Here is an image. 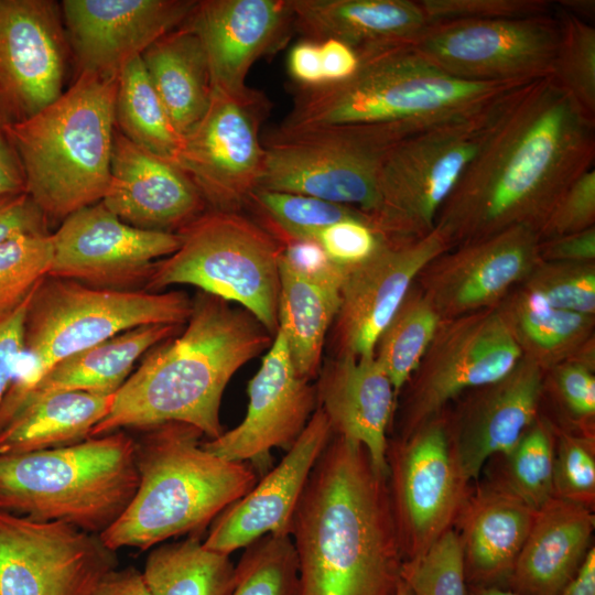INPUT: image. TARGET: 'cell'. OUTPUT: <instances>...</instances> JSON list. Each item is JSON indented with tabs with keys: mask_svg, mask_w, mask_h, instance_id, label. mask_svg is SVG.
I'll use <instances>...</instances> for the list:
<instances>
[{
	"mask_svg": "<svg viewBox=\"0 0 595 595\" xmlns=\"http://www.w3.org/2000/svg\"><path fill=\"white\" fill-rule=\"evenodd\" d=\"M594 162L595 121L553 77L518 86L433 229L448 249L515 226L539 232L564 191Z\"/></svg>",
	"mask_w": 595,
	"mask_h": 595,
	"instance_id": "1",
	"label": "cell"
},
{
	"mask_svg": "<svg viewBox=\"0 0 595 595\" xmlns=\"http://www.w3.org/2000/svg\"><path fill=\"white\" fill-rule=\"evenodd\" d=\"M298 595H393L403 558L388 477L357 442L332 435L294 511Z\"/></svg>",
	"mask_w": 595,
	"mask_h": 595,
	"instance_id": "2",
	"label": "cell"
},
{
	"mask_svg": "<svg viewBox=\"0 0 595 595\" xmlns=\"http://www.w3.org/2000/svg\"><path fill=\"white\" fill-rule=\"evenodd\" d=\"M192 300L185 327L148 351L90 437L166 422L190 424L208 440L224 433L220 404L228 382L269 349L274 336L245 309L220 298L201 291Z\"/></svg>",
	"mask_w": 595,
	"mask_h": 595,
	"instance_id": "3",
	"label": "cell"
},
{
	"mask_svg": "<svg viewBox=\"0 0 595 595\" xmlns=\"http://www.w3.org/2000/svg\"><path fill=\"white\" fill-rule=\"evenodd\" d=\"M136 443L138 489L121 517L99 537L113 551L148 550L173 537L201 534L258 482L246 462L219 457L204 434L182 422L143 430Z\"/></svg>",
	"mask_w": 595,
	"mask_h": 595,
	"instance_id": "4",
	"label": "cell"
},
{
	"mask_svg": "<svg viewBox=\"0 0 595 595\" xmlns=\"http://www.w3.org/2000/svg\"><path fill=\"white\" fill-rule=\"evenodd\" d=\"M118 74L80 73L33 116L1 125L24 191L44 216L64 220L102 199L110 181Z\"/></svg>",
	"mask_w": 595,
	"mask_h": 595,
	"instance_id": "5",
	"label": "cell"
},
{
	"mask_svg": "<svg viewBox=\"0 0 595 595\" xmlns=\"http://www.w3.org/2000/svg\"><path fill=\"white\" fill-rule=\"evenodd\" d=\"M357 52L359 66L349 79L296 88L291 111L273 131L430 122L478 108L523 85L458 79L431 63L412 43Z\"/></svg>",
	"mask_w": 595,
	"mask_h": 595,
	"instance_id": "6",
	"label": "cell"
},
{
	"mask_svg": "<svg viewBox=\"0 0 595 595\" xmlns=\"http://www.w3.org/2000/svg\"><path fill=\"white\" fill-rule=\"evenodd\" d=\"M138 485L134 439L123 431L51 450L0 454V511L93 534L100 536L121 517Z\"/></svg>",
	"mask_w": 595,
	"mask_h": 595,
	"instance_id": "7",
	"label": "cell"
},
{
	"mask_svg": "<svg viewBox=\"0 0 595 595\" xmlns=\"http://www.w3.org/2000/svg\"><path fill=\"white\" fill-rule=\"evenodd\" d=\"M192 305L193 300L178 290L99 289L46 275L28 303L23 349L0 403V426L57 363L136 327L185 325Z\"/></svg>",
	"mask_w": 595,
	"mask_h": 595,
	"instance_id": "8",
	"label": "cell"
},
{
	"mask_svg": "<svg viewBox=\"0 0 595 595\" xmlns=\"http://www.w3.org/2000/svg\"><path fill=\"white\" fill-rule=\"evenodd\" d=\"M509 91L478 108L426 123L389 149L378 174L376 205L367 215L383 238L415 239L433 230L441 207L488 138Z\"/></svg>",
	"mask_w": 595,
	"mask_h": 595,
	"instance_id": "9",
	"label": "cell"
},
{
	"mask_svg": "<svg viewBox=\"0 0 595 595\" xmlns=\"http://www.w3.org/2000/svg\"><path fill=\"white\" fill-rule=\"evenodd\" d=\"M178 249L158 261L145 291L187 284L249 312L277 334L281 244L242 213L207 210L177 231Z\"/></svg>",
	"mask_w": 595,
	"mask_h": 595,
	"instance_id": "10",
	"label": "cell"
},
{
	"mask_svg": "<svg viewBox=\"0 0 595 595\" xmlns=\"http://www.w3.org/2000/svg\"><path fill=\"white\" fill-rule=\"evenodd\" d=\"M430 122L272 131L262 142L264 160L258 188L307 195L368 215L376 205L378 174L387 152L402 137Z\"/></svg>",
	"mask_w": 595,
	"mask_h": 595,
	"instance_id": "11",
	"label": "cell"
},
{
	"mask_svg": "<svg viewBox=\"0 0 595 595\" xmlns=\"http://www.w3.org/2000/svg\"><path fill=\"white\" fill-rule=\"evenodd\" d=\"M520 358L521 351L496 306L441 321L400 392L403 399L391 439L408 437L463 393L504 377Z\"/></svg>",
	"mask_w": 595,
	"mask_h": 595,
	"instance_id": "12",
	"label": "cell"
},
{
	"mask_svg": "<svg viewBox=\"0 0 595 595\" xmlns=\"http://www.w3.org/2000/svg\"><path fill=\"white\" fill-rule=\"evenodd\" d=\"M388 487L403 564L454 522L472 488L450 440L445 410L403 440L388 439Z\"/></svg>",
	"mask_w": 595,
	"mask_h": 595,
	"instance_id": "13",
	"label": "cell"
},
{
	"mask_svg": "<svg viewBox=\"0 0 595 595\" xmlns=\"http://www.w3.org/2000/svg\"><path fill=\"white\" fill-rule=\"evenodd\" d=\"M559 37L560 25L553 12L432 22L412 45L458 79L524 84L552 75Z\"/></svg>",
	"mask_w": 595,
	"mask_h": 595,
	"instance_id": "14",
	"label": "cell"
},
{
	"mask_svg": "<svg viewBox=\"0 0 595 595\" xmlns=\"http://www.w3.org/2000/svg\"><path fill=\"white\" fill-rule=\"evenodd\" d=\"M270 104L248 87L241 94L213 89L202 120L183 137L178 165L209 210L241 213L258 188L264 147L259 136Z\"/></svg>",
	"mask_w": 595,
	"mask_h": 595,
	"instance_id": "15",
	"label": "cell"
},
{
	"mask_svg": "<svg viewBox=\"0 0 595 595\" xmlns=\"http://www.w3.org/2000/svg\"><path fill=\"white\" fill-rule=\"evenodd\" d=\"M116 552L71 524L0 511V595H93Z\"/></svg>",
	"mask_w": 595,
	"mask_h": 595,
	"instance_id": "16",
	"label": "cell"
},
{
	"mask_svg": "<svg viewBox=\"0 0 595 595\" xmlns=\"http://www.w3.org/2000/svg\"><path fill=\"white\" fill-rule=\"evenodd\" d=\"M51 236L47 275L111 290L145 286L155 263L181 245L177 232L128 225L101 201L67 216Z\"/></svg>",
	"mask_w": 595,
	"mask_h": 595,
	"instance_id": "17",
	"label": "cell"
},
{
	"mask_svg": "<svg viewBox=\"0 0 595 595\" xmlns=\"http://www.w3.org/2000/svg\"><path fill=\"white\" fill-rule=\"evenodd\" d=\"M448 250L433 229L415 239L383 238L369 258L346 268L329 329L333 356L374 355L380 334L420 272Z\"/></svg>",
	"mask_w": 595,
	"mask_h": 595,
	"instance_id": "18",
	"label": "cell"
},
{
	"mask_svg": "<svg viewBox=\"0 0 595 595\" xmlns=\"http://www.w3.org/2000/svg\"><path fill=\"white\" fill-rule=\"evenodd\" d=\"M539 242L534 229L510 227L437 256L415 284L441 321L495 307L541 261Z\"/></svg>",
	"mask_w": 595,
	"mask_h": 595,
	"instance_id": "19",
	"label": "cell"
},
{
	"mask_svg": "<svg viewBox=\"0 0 595 595\" xmlns=\"http://www.w3.org/2000/svg\"><path fill=\"white\" fill-rule=\"evenodd\" d=\"M247 391L244 420L203 446L225 459L249 463L263 476L270 470L271 451H288L316 409L315 386L298 375L280 328Z\"/></svg>",
	"mask_w": 595,
	"mask_h": 595,
	"instance_id": "20",
	"label": "cell"
},
{
	"mask_svg": "<svg viewBox=\"0 0 595 595\" xmlns=\"http://www.w3.org/2000/svg\"><path fill=\"white\" fill-rule=\"evenodd\" d=\"M64 66L55 2L0 0V123L24 120L57 99Z\"/></svg>",
	"mask_w": 595,
	"mask_h": 595,
	"instance_id": "21",
	"label": "cell"
},
{
	"mask_svg": "<svg viewBox=\"0 0 595 595\" xmlns=\"http://www.w3.org/2000/svg\"><path fill=\"white\" fill-rule=\"evenodd\" d=\"M545 372L521 356L504 377L459 396L445 409L453 451L469 483L487 462L508 452L538 418Z\"/></svg>",
	"mask_w": 595,
	"mask_h": 595,
	"instance_id": "22",
	"label": "cell"
},
{
	"mask_svg": "<svg viewBox=\"0 0 595 595\" xmlns=\"http://www.w3.org/2000/svg\"><path fill=\"white\" fill-rule=\"evenodd\" d=\"M197 1L64 0L80 73L119 74L156 40L181 26Z\"/></svg>",
	"mask_w": 595,
	"mask_h": 595,
	"instance_id": "23",
	"label": "cell"
},
{
	"mask_svg": "<svg viewBox=\"0 0 595 595\" xmlns=\"http://www.w3.org/2000/svg\"><path fill=\"white\" fill-rule=\"evenodd\" d=\"M332 435L325 413L316 408L281 462L212 522L203 544L229 555L267 534L291 537L298 502Z\"/></svg>",
	"mask_w": 595,
	"mask_h": 595,
	"instance_id": "24",
	"label": "cell"
},
{
	"mask_svg": "<svg viewBox=\"0 0 595 595\" xmlns=\"http://www.w3.org/2000/svg\"><path fill=\"white\" fill-rule=\"evenodd\" d=\"M184 23L204 47L213 89L241 94L252 64L286 41L293 14L290 0H204Z\"/></svg>",
	"mask_w": 595,
	"mask_h": 595,
	"instance_id": "25",
	"label": "cell"
},
{
	"mask_svg": "<svg viewBox=\"0 0 595 595\" xmlns=\"http://www.w3.org/2000/svg\"><path fill=\"white\" fill-rule=\"evenodd\" d=\"M101 202L137 228L176 232L207 207L190 176L113 131L110 181Z\"/></svg>",
	"mask_w": 595,
	"mask_h": 595,
	"instance_id": "26",
	"label": "cell"
},
{
	"mask_svg": "<svg viewBox=\"0 0 595 595\" xmlns=\"http://www.w3.org/2000/svg\"><path fill=\"white\" fill-rule=\"evenodd\" d=\"M314 386L316 408L325 413L333 435L360 443L375 468L388 477V431L397 396L375 354L328 358Z\"/></svg>",
	"mask_w": 595,
	"mask_h": 595,
	"instance_id": "27",
	"label": "cell"
},
{
	"mask_svg": "<svg viewBox=\"0 0 595 595\" xmlns=\"http://www.w3.org/2000/svg\"><path fill=\"white\" fill-rule=\"evenodd\" d=\"M536 513L488 479L470 488L453 526L463 549L467 585L507 582Z\"/></svg>",
	"mask_w": 595,
	"mask_h": 595,
	"instance_id": "28",
	"label": "cell"
},
{
	"mask_svg": "<svg viewBox=\"0 0 595 595\" xmlns=\"http://www.w3.org/2000/svg\"><path fill=\"white\" fill-rule=\"evenodd\" d=\"M593 510L552 497L537 510L507 580L520 595H559L582 564L594 530Z\"/></svg>",
	"mask_w": 595,
	"mask_h": 595,
	"instance_id": "29",
	"label": "cell"
},
{
	"mask_svg": "<svg viewBox=\"0 0 595 595\" xmlns=\"http://www.w3.org/2000/svg\"><path fill=\"white\" fill-rule=\"evenodd\" d=\"M303 39H335L355 50L412 43L428 25L419 0H290Z\"/></svg>",
	"mask_w": 595,
	"mask_h": 595,
	"instance_id": "30",
	"label": "cell"
},
{
	"mask_svg": "<svg viewBox=\"0 0 595 595\" xmlns=\"http://www.w3.org/2000/svg\"><path fill=\"white\" fill-rule=\"evenodd\" d=\"M178 325H145L122 332L54 365L18 402L0 430L28 403L56 392L112 396L131 375L137 360L177 334Z\"/></svg>",
	"mask_w": 595,
	"mask_h": 595,
	"instance_id": "31",
	"label": "cell"
},
{
	"mask_svg": "<svg viewBox=\"0 0 595 595\" xmlns=\"http://www.w3.org/2000/svg\"><path fill=\"white\" fill-rule=\"evenodd\" d=\"M148 76L174 128L186 136L205 116L213 86L207 57L197 35L183 23L142 54Z\"/></svg>",
	"mask_w": 595,
	"mask_h": 595,
	"instance_id": "32",
	"label": "cell"
},
{
	"mask_svg": "<svg viewBox=\"0 0 595 595\" xmlns=\"http://www.w3.org/2000/svg\"><path fill=\"white\" fill-rule=\"evenodd\" d=\"M496 307L521 356L545 374L564 361L594 351L595 315L553 307L521 284Z\"/></svg>",
	"mask_w": 595,
	"mask_h": 595,
	"instance_id": "33",
	"label": "cell"
},
{
	"mask_svg": "<svg viewBox=\"0 0 595 595\" xmlns=\"http://www.w3.org/2000/svg\"><path fill=\"white\" fill-rule=\"evenodd\" d=\"M112 396L51 393L23 407L0 430V454H24L76 444L106 418Z\"/></svg>",
	"mask_w": 595,
	"mask_h": 595,
	"instance_id": "34",
	"label": "cell"
},
{
	"mask_svg": "<svg viewBox=\"0 0 595 595\" xmlns=\"http://www.w3.org/2000/svg\"><path fill=\"white\" fill-rule=\"evenodd\" d=\"M279 328L284 334L298 375L316 379L326 335L339 307V289L307 279L280 256Z\"/></svg>",
	"mask_w": 595,
	"mask_h": 595,
	"instance_id": "35",
	"label": "cell"
},
{
	"mask_svg": "<svg viewBox=\"0 0 595 595\" xmlns=\"http://www.w3.org/2000/svg\"><path fill=\"white\" fill-rule=\"evenodd\" d=\"M236 565L228 554L207 549L199 534L156 545L142 577L150 595H228Z\"/></svg>",
	"mask_w": 595,
	"mask_h": 595,
	"instance_id": "36",
	"label": "cell"
},
{
	"mask_svg": "<svg viewBox=\"0 0 595 595\" xmlns=\"http://www.w3.org/2000/svg\"><path fill=\"white\" fill-rule=\"evenodd\" d=\"M115 125L132 143L176 164L183 138L161 102L141 56L118 74Z\"/></svg>",
	"mask_w": 595,
	"mask_h": 595,
	"instance_id": "37",
	"label": "cell"
},
{
	"mask_svg": "<svg viewBox=\"0 0 595 595\" xmlns=\"http://www.w3.org/2000/svg\"><path fill=\"white\" fill-rule=\"evenodd\" d=\"M440 323V316L414 282L375 347V357L396 396L420 365Z\"/></svg>",
	"mask_w": 595,
	"mask_h": 595,
	"instance_id": "38",
	"label": "cell"
},
{
	"mask_svg": "<svg viewBox=\"0 0 595 595\" xmlns=\"http://www.w3.org/2000/svg\"><path fill=\"white\" fill-rule=\"evenodd\" d=\"M490 459L498 466L491 469L488 480L533 509L553 497L554 435L547 419L538 416L508 452Z\"/></svg>",
	"mask_w": 595,
	"mask_h": 595,
	"instance_id": "39",
	"label": "cell"
},
{
	"mask_svg": "<svg viewBox=\"0 0 595 595\" xmlns=\"http://www.w3.org/2000/svg\"><path fill=\"white\" fill-rule=\"evenodd\" d=\"M248 206L255 208L260 217L263 216L267 224L272 225L266 229L278 241L313 239L317 231L337 221L367 217L364 212L350 206L263 188L252 192Z\"/></svg>",
	"mask_w": 595,
	"mask_h": 595,
	"instance_id": "40",
	"label": "cell"
},
{
	"mask_svg": "<svg viewBox=\"0 0 595 595\" xmlns=\"http://www.w3.org/2000/svg\"><path fill=\"white\" fill-rule=\"evenodd\" d=\"M560 25L552 77L595 121V28L555 4Z\"/></svg>",
	"mask_w": 595,
	"mask_h": 595,
	"instance_id": "41",
	"label": "cell"
},
{
	"mask_svg": "<svg viewBox=\"0 0 595 595\" xmlns=\"http://www.w3.org/2000/svg\"><path fill=\"white\" fill-rule=\"evenodd\" d=\"M245 549L228 595H298L299 564L290 536L267 534Z\"/></svg>",
	"mask_w": 595,
	"mask_h": 595,
	"instance_id": "42",
	"label": "cell"
},
{
	"mask_svg": "<svg viewBox=\"0 0 595 595\" xmlns=\"http://www.w3.org/2000/svg\"><path fill=\"white\" fill-rule=\"evenodd\" d=\"M52 236L23 234L0 244V322L14 313L48 274Z\"/></svg>",
	"mask_w": 595,
	"mask_h": 595,
	"instance_id": "43",
	"label": "cell"
},
{
	"mask_svg": "<svg viewBox=\"0 0 595 595\" xmlns=\"http://www.w3.org/2000/svg\"><path fill=\"white\" fill-rule=\"evenodd\" d=\"M521 285L553 307L595 315V262L540 261Z\"/></svg>",
	"mask_w": 595,
	"mask_h": 595,
	"instance_id": "44",
	"label": "cell"
},
{
	"mask_svg": "<svg viewBox=\"0 0 595 595\" xmlns=\"http://www.w3.org/2000/svg\"><path fill=\"white\" fill-rule=\"evenodd\" d=\"M401 576L412 595H468L463 549L454 528L420 559L404 563Z\"/></svg>",
	"mask_w": 595,
	"mask_h": 595,
	"instance_id": "45",
	"label": "cell"
},
{
	"mask_svg": "<svg viewBox=\"0 0 595 595\" xmlns=\"http://www.w3.org/2000/svg\"><path fill=\"white\" fill-rule=\"evenodd\" d=\"M554 435L553 496L591 510L595 505V441L552 424Z\"/></svg>",
	"mask_w": 595,
	"mask_h": 595,
	"instance_id": "46",
	"label": "cell"
},
{
	"mask_svg": "<svg viewBox=\"0 0 595 595\" xmlns=\"http://www.w3.org/2000/svg\"><path fill=\"white\" fill-rule=\"evenodd\" d=\"M594 351H591L549 371L560 402L586 435H594Z\"/></svg>",
	"mask_w": 595,
	"mask_h": 595,
	"instance_id": "47",
	"label": "cell"
},
{
	"mask_svg": "<svg viewBox=\"0 0 595 595\" xmlns=\"http://www.w3.org/2000/svg\"><path fill=\"white\" fill-rule=\"evenodd\" d=\"M429 23L452 20L512 19L550 14L549 0H419Z\"/></svg>",
	"mask_w": 595,
	"mask_h": 595,
	"instance_id": "48",
	"label": "cell"
},
{
	"mask_svg": "<svg viewBox=\"0 0 595 595\" xmlns=\"http://www.w3.org/2000/svg\"><path fill=\"white\" fill-rule=\"evenodd\" d=\"M595 227V169L580 175L555 203L541 229L547 240Z\"/></svg>",
	"mask_w": 595,
	"mask_h": 595,
	"instance_id": "49",
	"label": "cell"
},
{
	"mask_svg": "<svg viewBox=\"0 0 595 595\" xmlns=\"http://www.w3.org/2000/svg\"><path fill=\"white\" fill-rule=\"evenodd\" d=\"M382 239L367 217L337 221L321 229L313 237L328 259L343 268L365 261Z\"/></svg>",
	"mask_w": 595,
	"mask_h": 595,
	"instance_id": "50",
	"label": "cell"
},
{
	"mask_svg": "<svg viewBox=\"0 0 595 595\" xmlns=\"http://www.w3.org/2000/svg\"><path fill=\"white\" fill-rule=\"evenodd\" d=\"M47 219L25 192L0 195V244L23 234H47Z\"/></svg>",
	"mask_w": 595,
	"mask_h": 595,
	"instance_id": "51",
	"label": "cell"
},
{
	"mask_svg": "<svg viewBox=\"0 0 595 595\" xmlns=\"http://www.w3.org/2000/svg\"><path fill=\"white\" fill-rule=\"evenodd\" d=\"M30 298L14 313L0 322V403L13 380L23 349L24 323Z\"/></svg>",
	"mask_w": 595,
	"mask_h": 595,
	"instance_id": "52",
	"label": "cell"
},
{
	"mask_svg": "<svg viewBox=\"0 0 595 595\" xmlns=\"http://www.w3.org/2000/svg\"><path fill=\"white\" fill-rule=\"evenodd\" d=\"M539 257L541 261L595 262V227L541 240Z\"/></svg>",
	"mask_w": 595,
	"mask_h": 595,
	"instance_id": "53",
	"label": "cell"
},
{
	"mask_svg": "<svg viewBox=\"0 0 595 595\" xmlns=\"http://www.w3.org/2000/svg\"><path fill=\"white\" fill-rule=\"evenodd\" d=\"M323 85H335L349 79L358 69L357 50L335 39L318 41ZM321 87V86H320Z\"/></svg>",
	"mask_w": 595,
	"mask_h": 595,
	"instance_id": "54",
	"label": "cell"
},
{
	"mask_svg": "<svg viewBox=\"0 0 595 595\" xmlns=\"http://www.w3.org/2000/svg\"><path fill=\"white\" fill-rule=\"evenodd\" d=\"M288 73L298 88H315L323 85L318 42L302 39L295 43L286 60Z\"/></svg>",
	"mask_w": 595,
	"mask_h": 595,
	"instance_id": "55",
	"label": "cell"
},
{
	"mask_svg": "<svg viewBox=\"0 0 595 595\" xmlns=\"http://www.w3.org/2000/svg\"><path fill=\"white\" fill-rule=\"evenodd\" d=\"M93 595H150L142 573L129 566L110 571Z\"/></svg>",
	"mask_w": 595,
	"mask_h": 595,
	"instance_id": "56",
	"label": "cell"
},
{
	"mask_svg": "<svg viewBox=\"0 0 595 595\" xmlns=\"http://www.w3.org/2000/svg\"><path fill=\"white\" fill-rule=\"evenodd\" d=\"M20 192H25L22 169L0 123V195Z\"/></svg>",
	"mask_w": 595,
	"mask_h": 595,
	"instance_id": "57",
	"label": "cell"
},
{
	"mask_svg": "<svg viewBox=\"0 0 595 595\" xmlns=\"http://www.w3.org/2000/svg\"><path fill=\"white\" fill-rule=\"evenodd\" d=\"M559 595H595V548L587 551L574 576Z\"/></svg>",
	"mask_w": 595,
	"mask_h": 595,
	"instance_id": "58",
	"label": "cell"
},
{
	"mask_svg": "<svg viewBox=\"0 0 595 595\" xmlns=\"http://www.w3.org/2000/svg\"><path fill=\"white\" fill-rule=\"evenodd\" d=\"M555 4L564 11L593 23L595 17V1L594 0H562L556 1Z\"/></svg>",
	"mask_w": 595,
	"mask_h": 595,
	"instance_id": "59",
	"label": "cell"
},
{
	"mask_svg": "<svg viewBox=\"0 0 595 595\" xmlns=\"http://www.w3.org/2000/svg\"><path fill=\"white\" fill-rule=\"evenodd\" d=\"M468 595H520L512 591L502 589L499 586H472L468 585Z\"/></svg>",
	"mask_w": 595,
	"mask_h": 595,
	"instance_id": "60",
	"label": "cell"
},
{
	"mask_svg": "<svg viewBox=\"0 0 595 595\" xmlns=\"http://www.w3.org/2000/svg\"><path fill=\"white\" fill-rule=\"evenodd\" d=\"M393 595H412L407 582L401 578Z\"/></svg>",
	"mask_w": 595,
	"mask_h": 595,
	"instance_id": "61",
	"label": "cell"
}]
</instances>
